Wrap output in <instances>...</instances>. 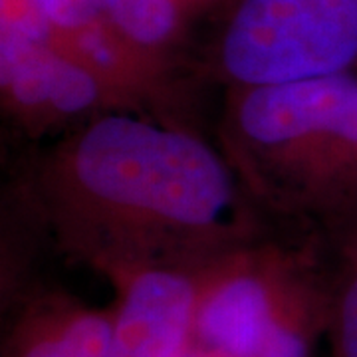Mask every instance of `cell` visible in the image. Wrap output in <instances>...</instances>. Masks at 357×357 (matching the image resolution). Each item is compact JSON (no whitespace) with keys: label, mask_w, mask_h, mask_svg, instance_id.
Masks as SVG:
<instances>
[{"label":"cell","mask_w":357,"mask_h":357,"mask_svg":"<svg viewBox=\"0 0 357 357\" xmlns=\"http://www.w3.org/2000/svg\"><path fill=\"white\" fill-rule=\"evenodd\" d=\"M16 201L54 252L105 280L211 266L272 230L218 143L139 112L66 131L30 159Z\"/></svg>","instance_id":"cell-1"},{"label":"cell","mask_w":357,"mask_h":357,"mask_svg":"<svg viewBox=\"0 0 357 357\" xmlns=\"http://www.w3.org/2000/svg\"><path fill=\"white\" fill-rule=\"evenodd\" d=\"M217 133L268 218L314 227L357 201V76L225 89Z\"/></svg>","instance_id":"cell-2"},{"label":"cell","mask_w":357,"mask_h":357,"mask_svg":"<svg viewBox=\"0 0 357 357\" xmlns=\"http://www.w3.org/2000/svg\"><path fill=\"white\" fill-rule=\"evenodd\" d=\"M330 278L321 236L272 230L206 270L195 342L227 357H318Z\"/></svg>","instance_id":"cell-3"},{"label":"cell","mask_w":357,"mask_h":357,"mask_svg":"<svg viewBox=\"0 0 357 357\" xmlns=\"http://www.w3.org/2000/svg\"><path fill=\"white\" fill-rule=\"evenodd\" d=\"M192 74L225 89L357 76V0H215Z\"/></svg>","instance_id":"cell-4"},{"label":"cell","mask_w":357,"mask_h":357,"mask_svg":"<svg viewBox=\"0 0 357 357\" xmlns=\"http://www.w3.org/2000/svg\"><path fill=\"white\" fill-rule=\"evenodd\" d=\"M2 109L32 139L109 112H133L102 76L50 40L0 42Z\"/></svg>","instance_id":"cell-5"},{"label":"cell","mask_w":357,"mask_h":357,"mask_svg":"<svg viewBox=\"0 0 357 357\" xmlns=\"http://www.w3.org/2000/svg\"><path fill=\"white\" fill-rule=\"evenodd\" d=\"M211 266H145L107 278L115 294L109 357L185 356Z\"/></svg>","instance_id":"cell-6"},{"label":"cell","mask_w":357,"mask_h":357,"mask_svg":"<svg viewBox=\"0 0 357 357\" xmlns=\"http://www.w3.org/2000/svg\"><path fill=\"white\" fill-rule=\"evenodd\" d=\"M8 312L2 357H109L114 310L32 284Z\"/></svg>","instance_id":"cell-7"},{"label":"cell","mask_w":357,"mask_h":357,"mask_svg":"<svg viewBox=\"0 0 357 357\" xmlns=\"http://www.w3.org/2000/svg\"><path fill=\"white\" fill-rule=\"evenodd\" d=\"M330 278L328 357H357V201L314 225Z\"/></svg>","instance_id":"cell-8"},{"label":"cell","mask_w":357,"mask_h":357,"mask_svg":"<svg viewBox=\"0 0 357 357\" xmlns=\"http://www.w3.org/2000/svg\"><path fill=\"white\" fill-rule=\"evenodd\" d=\"M54 34H72L107 20L115 0H38Z\"/></svg>","instance_id":"cell-9"},{"label":"cell","mask_w":357,"mask_h":357,"mask_svg":"<svg viewBox=\"0 0 357 357\" xmlns=\"http://www.w3.org/2000/svg\"><path fill=\"white\" fill-rule=\"evenodd\" d=\"M183 357H227L222 356V354H218L215 349H208V347H204V345H199L197 342H192L191 347L185 351V356Z\"/></svg>","instance_id":"cell-10"}]
</instances>
